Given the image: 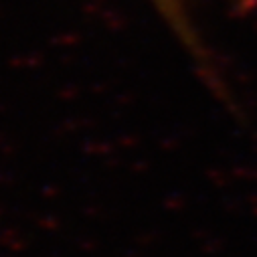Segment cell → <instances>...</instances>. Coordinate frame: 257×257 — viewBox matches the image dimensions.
<instances>
[{"label":"cell","instance_id":"obj_1","mask_svg":"<svg viewBox=\"0 0 257 257\" xmlns=\"http://www.w3.org/2000/svg\"><path fill=\"white\" fill-rule=\"evenodd\" d=\"M148 3L154 7V11L166 23V27L172 31V35L180 41V45L186 49V53L192 57V61L197 63V67L203 73L205 81L213 89L221 91L223 85L219 83L217 69L211 61V55L205 49V45L199 37V31L195 29V23H192V7H195L197 0H148ZM223 3H227L237 13L257 11V0H223Z\"/></svg>","mask_w":257,"mask_h":257}]
</instances>
